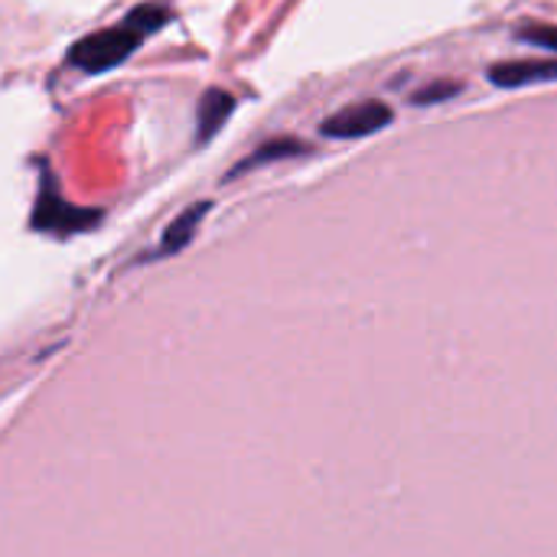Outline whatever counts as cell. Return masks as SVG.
Returning a JSON list of instances; mask_svg holds the SVG:
<instances>
[{
    "label": "cell",
    "instance_id": "52a82bcc",
    "mask_svg": "<svg viewBox=\"0 0 557 557\" xmlns=\"http://www.w3.org/2000/svg\"><path fill=\"white\" fill-rule=\"evenodd\" d=\"M300 153H310V147H307L304 140L277 137V140H271V144L251 150L235 170H228V180H235V176H242V173H248V170H255V166H264V163H274V160H287V157H300Z\"/></svg>",
    "mask_w": 557,
    "mask_h": 557
},
{
    "label": "cell",
    "instance_id": "6da1fadb",
    "mask_svg": "<svg viewBox=\"0 0 557 557\" xmlns=\"http://www.w3.org/2000/svg\"><path fill=\"white\" fill-rule=\"evenodd\" d=\"M173 20V10L163 3H140L134 7L121 23L98 29L78 42H72L69 49V62L75 69H82L85 75H101L117 69L121 62H127L153 33H160L166 23Z\"/></svg>",
    "mask_w": 557,
    "mask_h": 557
},
{
    "label": "cell",
    "instance_id": "7a4b0ae2",
    "mask_svg": "<svg viewBox=\"0 0 557 557\" xmlns=\"http://www.w3.org/2000/svg\"><path fill=\"white\" fill-rule=\"evenodd\" d=\"M104 219L101 209H88V206H72L69 199H62L55 176L42 166V180H39V196L33 202V219L29 225L36 232H49L55 238H69V235H82L98 228Z\"/></svg>",
    "mask_w": 557,
    "mask_h": 557
},
{
    "label": "cell",
    "instance_id": "9c48e42d",
    "mask_svg": "<svg viewBox=\"0 0 557 557\" xmlns=\"http://www.w3.org/2000/svg\"><path fill=\"white\" fill-rule=\"evenodd\" d=\"M519 39L557 52V26H548V23H529V26H522L519 29Z\"/></svg>",
    "mask_w": 557,
    "mask_h": 557
},
{
    "label": "cell",
    "instance_id": "ba28073f",
    "mask_svg": "<svg viewBox=\"0 0 557 557\" xmlns=\"http://www.w3.org/2000/svg\"><path fill=\"white\" fill-rule=\"evenodd\" d=\"M460 91H463L460 82H434V85H424L421 91H414V95H411V104H437V101L454 98V95H460Z\"/></svg>",
    "mask_w": 557,
    "mask_h": 557
},
{
    "label": "cell",
    "instance_id": "277c9868",
    "mask_svg": "<svg viewBox=\"0 0 557 557\" xmlns=\"http://www.w3.org/2000/svg\"><path fill=\"white\" fill-rule=\"evenodd\" d=\"M232 114H235V95L225 88H209L196 108V144H209Z\"/></svg>",
    "mask_w": 557,
    "mask_h": 557
},
{
    "label": "cell",
    "instance_id": "3957f363",
    "mask_svg": "<svg viewBox=\"0 0 557 557\" xmlns=\"http://www.w3.org/2000/svg\"><path fill=\"white\" fill-rule=\"evenodd\" d=\"M392 108L382 104V101H359V104H349L336 114H330L323 124H320V134L323 137H336V140H352V137H369L382 127L392 124Z\"/></svg>",
    "mask_w": 557,
    "mask_h": 557
},
{
    "label": "cell",
    "instance_id": "5b68a950",
    "mask_svg": "<svg viewBox=\"0 0 557 557\" xmlns=\"http://www.w3.org/2000/svg\"><path fill=\"white\" fill-rule=\"evenodd\" d=\"M490 82L499 88H522V85H542L557 82V59L552 62H499L490 69Z\"/></svg>",
    "mask_w": 557,
    "mask_h": 557
},
{
    "label": "cell",
    "instance_id": "8992f818",
    "mask_svg": "<svg viewBox=\"0 0 557 557\" xmlns=\"http://www.w3.org/2000/svg\"><path fill=\"white\" fill-rule=\"evenodd\" d=\"M209 209H212V202H196V206L183 209V212L166 225V232H163V238H160V248H157V258H170V255L183 251V248L196 238V228L202 225V219L209 215Z\"/></svg>",
    "mask_w": 557,
    "mask_h": 557
}]
</instances>
